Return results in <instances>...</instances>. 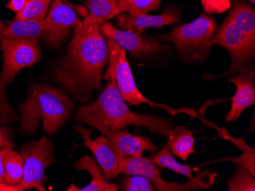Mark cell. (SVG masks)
I'll return each mask as SVG.
<instances>
[{
  "mask_svg": "<svg viewBox=\"0 0 255 191\" xmlns=\"http://www.w3.org/2000/svg\"><path fill=\"white\" fill-rule=\"evenodd\" d=\"M101 24L86 17L74 27V37L55 72V78L77 102H89L101 88L103 69L109 62L108 49Z\"/></svg>",
  "mask_w": 255,
  "mask_h": 191,
  "instance_id": "obj_1",
  "label": "cell"
},
{
  "mask_svg": "<svg viewBox=\"0 0 255 191\" xmlns=\"http://www.w3.org/2000/svg\"><path fill=\"white\" fill-rule=\"evenodd\" d=\"M75 120L98 129L103 136L109 131L123 129L133 125L142 127L151 133L168 138L173 129V120L131 112L113 78L109 81L95 102L80 107Z\"/></svg>",
  "mask_w": 255,
  "mask_h": 191,
  "instance_id": "obj_2",
  "label": "cell"
},
{
  "mask_svg": "<svg viewBox=\"0 0 255 191\" xmlns=\"http://www.w3.org/2000/svg\"><path fill=\"white\" fill-rule=\"evenodd\" d=\"M74 108L72 101L62 90L45 84L31 83L28 97L20 106L21 121L18 132L32 135L41 121L44 130L54 136L71 118Z\"/></svg>",
  "mask_w": 255,
  "mask_h": 191,
  "instance_id": "obj_3",
  "label": "cell"
},
{
  "mask_svg": "<svg viewBox=\"0 0 255 191\" xmlns=\"http://www.w3.org/2000/svg\"><path fill=\"white\" fill-rule=\"evenodd\" d=\"M3 60L0 73V123L10 124L15 119V112L7 101L5 87L25 67H31L41 59L38 41L4 38L0 43Z\"/></svg>",
  "mask_w": 255,
  "mask_h": 191,
  "instance_id": "obj_4",
  "label": "cell"
},
{
  "mask_svg": "<svg viewBox=\"0 0 255 191\" xmlns=\"http://www.w3.org/2000/svg\"><path fill=\"white\" fill-rule=\"evenodd\" d=\"M216 28L214 18L202 14L190 23L175 27L167 34L157 35V38L173 44L178 54L187 61L201 63L210 54V41Z\"/></svg>",
  "mask_w": 255,
  "mask_h": 191,
  "instance_id": "obj_5",
  "label": "cell"
},
{
  "mask_svg": "<svg viewBox=\"0 0 255 191\" xmlns=\"http://www.w3.org/2000/svg\"><path fill=\"white\" fill-rule=\"evenodd\" d=\"M20 153L24 159V175L21 182L15 185L1 184L0 191H24L32 188L45 191L44 184L47 176L44 171L55 162L52 142L47 136H43L39 141L32 140L21 145Z\"/></svg>",
  "mask_w": 255,
  "mask_h": 191,
  "instance_id": "obj_6",
  "label": "cell"
},
{
  "mask_svg": "<svg viewBox=\"0 0 255 191\" xmlns=\"http://www.w3.org/2000/svg\"><path fill=\"white\" fill-rule=\"evenodd\" d=\"M210 44L211 47L219 45L226 48L232 58L230 68L221 76L239 73L250 65L255 58V41L251 39L229 15L216 28Z\"/></svg>",
  "mask_w": 255,
  "mask_h": 191,
  "instance_id": "obj_7",
  "label": "cell"
},
{
  "mask_svg": "<svg viewBox=\"0 0 255 191\" xmlns=\"http://www.w3.org/2000/svg\"><path fill=\"white\" fill-rule=\"evenodd\" d=\"M106 42L108 49L109 65L103 78L107 81L113 78L125 102L130 105L147 104L151 108L163 107L150 102L139 91L126 58V51L112 40L107 39Z\"/></svg>",
  "mask_w": 255,
  "mask_h": 191,
  "instance_id": "obj_8",
  "label": "cell"
},
{
  "mask_svg": "<svg viewBox=\"0 0 255 191\" xmlns=\"http://www.w3.org/2000/svg\"><path fill=\"white\" fill-rule=\"evenodd\" d=\"M100 31L107 39L115 41L134 57L154 55L161 49L160 42L154 37L144 35L141 31L118 29L109 21L100 25Z\"/></svg>",
  "mask_w": 255,
  "mask_h": 191,
  "instance_id": "obj_9",
  "label": "cell"
},
{
  "mask_svg": "<svg viewBox=\"0 0 255 191\" xmlns=\"http://www.w3.org/2000/svg\"><path fill=\"white\" fill-rule=\"evenodd\" d=\"M45 31L43 36L51 46H57L69 31L81 23L74 8L62 0H52L49 12L44 18Z\"/></svg>",
  "mask_w": 255,
  "mask_h": 191,
  "instance_id": "obj_10",
  "label": "cell"
},
{
  "mask_svg": "<svg viewBox=\"0 0 255 191\" xmlns=\"http://www.w3.org/2000/svg\"><path fill=\"white\" fill-rule=\"evenodd\" d=\"M77 131L81 134L84 145L94 153L100 168L107 180L114 179L120 172V155L107 136H102L94 140L90 139L93 129H87L83 127H77Z\"/></svg>",
  "mask_w": 255,
  "mask_h": 191,
  "instance_id": "obj_11",
  "label": "cell"
},
{
  "mask_svg": "<svg viewBox=\"0 0 255 191\" xmlns=\"http://www.w3.org/2000/svg\"><path fill=\"white\" fill-rule=\"evenodd\" d=\"M227 82L236 85V94L232 98V106L226 115V123L237 121L242 112L255 103V65L250 64L235 77L229 78Z\"/></svg>",
  "mask_w": 255,
  "mask_h": 191,
  "instance_id": "obj_12",
  "label": "cell"
},
{
  "mask_svg": "<svg viewBox=\"0 0 255 191\" xmlns=\"http://www.w3.org/2000/svg\"><path fill=\"white\" fill-rule=\"evenodd\" d=\"M180 10L170 8L158 15L145 14L140 16H133L123 12L117 15V22L122 30L143 32V30L145 28H161L164 25L177 23L180 21Z\"/></svg>",
  "mask_w": 255,
  "mask_h": 191,
  "instance_id": "obj_13",
  "label": "cell"
},
{
  "mask_svg": "<svg viewBox=\"0 0 255 191\" xmlns=\"http://www.w3.org/2000/svg\"><path fill=\"white\" fill-rule=\"evenodd\" d=\"M105 136L114 145L120 157L138 158L143 156L145 151L156 152L158 149L148 137L137 136L128 130L117 129L109 131Z\"/></svg>",
  "mask_w": 255,
  "mask_h": 191,
  "instance_id": "obj_14",
  "label": "cell"
},
{
  "mask_svg": "<svg viewBox=\"0 0 255 191\" xmlns=\"http://www.w3.org/2000/svg\"><path fill=\"white\" fill-rule=\"evenodd\" d=\"M74 168L80 170H85L91 175L92 181L90 185L83 188H77L74 185L67 188V191H117L118 187L114 184L107 182L105 175L100 170V167L94 160V158L89 155H84L80 158L76 163Z\"/></svg>",
  "mask_w": 255,
  "mask_h": 191,
  "instance_id": "obj_15",
  "label": "cell"
},
{
  "mask_svg": "<svg viewBox=\"0 0 255 191\" xmlns=\"http://www.w3.org/2000/svg\"><path fill=\"white\" fill-rule=\"evenodd\" d=\"M193 132L194 131L187 129L185 127H174L170 136L167 138L166 147L183 161L187 160L190 155L195 153Z\"/></svg>",
  "mask_w": 255,
  "mask_h": 191,
  "instance_id": "obj_16",
  "label": "cell"
},
{
  "mask_svg": "<svg viewBox=\"0 0 255 191\" xmlns=\"http://www.w3.org/2000/svg\"><path fill=\"white\" fill-rule=\"evenodd\" d=\"M45 31L44 20H15L6 25L5 38L38 41Z\"/></svg>",
  "mask_w": 255,
  "mask_h": 191,
  "instance_id": "obj_17",
  "label": "cell"
},
{
  "mask_svg": "<svg viewBox=\"0 0 255 191\" xmlns=\"http://www.w3.org/2000/svg\"><path fill=\"white\" fill-rule=\"evenodd\" d=\"M251 39L255 41V10L242 0H233L229 13Z\"/></svg>",
  "mask_w": 255,
  "mask_h": 191,
  "instance_id": "obj_18",
  "label": "cell"
},
{
  "mask_svg": "<svg viewBox=\"0 0 255 191\" xmlns=\"http://www.w3.org/2000/svg\"><path fill=\"white\" fill-rule=\"evenodd\" d=\"M85 5L90 11L86 17L100 24L121 13L113 0H85Z\"/></svg>",
  "mask_w": 255,
  "mask_h": 191,
  "instance_id": "obj_19",
  "label": "cell"
},
{
  "mask_svg": "<svg viewBox=\"0 0 255 191\" xmlns=\"http://www.w3.org/2000/svg\"><path fill=\"white\" fill-rule=\"evenodd\" d=\"M149 159L150 162L159 168H167L175 173L187 177L189 179L193 178V172L194 168L189 165H183L177 162L168 148L166 146L160 149L159 152L153 154L151 156L149 157Z\"/></svg>",
  "mask_w": 255,
  "mask_h": 191,
  "instance_id": "obj_20",
  "label": "cell"
},
{
  "mask_svg": "<svg viewBox=\"0 0 255 191\" xmlns=\"http://www.w3.org/2000/svg\"><path fill=\"white\" fill-rule=\"evenodd\" d=\"M5 183L11 185L19 184L24 175V159L21 154L12 149H8L5 157Z\"/></svg>",
  "mask_w": 255,
  "mask_h": 191,
  "instance_id": "obj_21",
  "label": "cell"
},
{
  "mask_svg": "<svg viewBox=\"0 0 255 191\" xmlns=\"http://www.w3.org/2000/svg\"><path fill=\"white\" fill-rule=\"evenodd\" d=\"M162 0H119L117 2L120 12H128L133 16L145 15L160 7Z\"/></svg>",
  "mask_w": 255,
  "mask_h": 191,
  "instance_id": "obj_22",
  "label": "cell"
},
{
  "mask_svg": "<svg viewBox=\"0 0 255 191\" xmlns=\"http://www.w3.org/2000/svg\"><path fill=\"white\" fill-rule=\"evenodd\" d=\"M52 0H31L27 2L25 8L15 15V20H37L45 18Z\"/></svg>",
  "mask_w": 255,
  "mask_h": 191,
  "instance_id": "obj_23",
  "label": "cell"
},
{
  "mask_svg": "<svg viewBox=\"0 0 255 191\" xmlns=\"http://www.w3.org/2000/svg\"><path fill=\"white\" fill-rule=\"evenodd\" d=\"M229 191H255V178L243 167L238 165L236 172L230 179L228 180Z\"/></svg>",
  "mask_w": 255,
  "mask_h": 191,
  "instance_id": "obj_24",
  "label": "cell"
},
{
  "mask_svg": "<svg viewBox=\"0 0 255 191\" xmlns=\"http://www.w3.org/2000/svg\"><path fill=\"white\" fill-rule=\"evenodd\" d=\"M120 188L123 191H154L151 182L141 175H131L121 182Z\"/></svg>",
  "mask_w": 255,
  "mask_h": 191,
  "instance_id": "obj_25",
  "label": "cell"
},
{
  "mask_svg": "<svg viewBox=\"0 0 255 191\" xmlns=\"http://www.w3.org/2000/svg\"><path fill=\"white\" fill-rule=\"evenodd\" d=\"M221 161H229V162H235L237 165L243 167L254 176L255 175V149L254 148L252 149L250 148L248 150L245 151L244 153L237 158H226L224 160Z\"/></svg>",
  "mask_w": 255,
  "mask_h": 191,
  "instance_id": "obj_26",
  "label": "cell"
},
{
  "mask_svg": "<svg viewBox=\"0 0 255 191\" xmlns=\"http://www.w3.org/2000/svg\"><path fill=\"white\" fill-rule=\"evenodd\" d=\"M4 147H14L13 142L10 139L9 134L7 131L6 128L0 125V149Z\"/></svg>",
  "mask_w": 255,
  "mask_h": 191,
  "instance_id": "obj_27",
  "label": "cell"
},
{
  "mask_svg": "<svg viewBox=\"0 0 255 191\" xmlns=\"http://www.w3.org/2000/svg\"><path fill=\"white\" fill-rule=\"evenodd\" d=\"M26 0H10L9 2L5 5V7L15 13H19L25 8L27 4Z\"/></svg>",
  "mask_w": 255,
  "mask_h": 191,
  "instance_id": "obj_28",
  "label": "cell"
},
{
  "mask_svg": "<svg viewBox=\"0 0 255 191\" xmlns=\"http://www.w3.org/2000/svg\"><path fill=\"white\" fill-rule=\"evenodd\" d=\"M9 149H11V148L4 147L0 149V185L5 183V157L7 151Z\"/></svg>",
  "mask_w": 255,
  "mask_h": 191,
  "instance_id": "obj_29",
  "label": "cell"
},
{
  "mask_svg": "<svg viewBox=\"0 0 255 191\" xmlns=\"http://www.w3.org/2000/svg\"><path fill=\"white\" fill-rule=\"evenodd\" d=\"M5 28H6V25H4L2 21L0 20V43L5 38Z\"/></svg>",
  "mask_w": 255,
  "mask_h": 191,
  "instance_id": "obj_30",
  "label": "cell"
},
{
  "mask_svg": "<svg viewBox=\"0 0 255 191\" xmlns=\"http://www.w3.org/2000/svg\"><path fill=\"white\" fill-rule=\"evenodd\" d=\"M249 2H252V3L255 4V0H249Z\"/></svg>",
  "mask_w": 255,
  "mask_h": 191,
  "instance_id": "obj_31",
  "label": "cell"
},
{
  "mask_svg": "<svg viewBox=\"0 0 255 191\" xmlns=\"http://www.w3.org/2000/svg\"><path fill=\"white\" fill-rule=\"evenodd\" d=\"M113 1H115V2H118L119 0H113Z\"/></svg>",
  "mask_w": 255,
  "mask_h": 191,
  "instance_id": "obj_32",
  "label": "cell"
},
{
  "mask_svg": "<svg viewBox=\"0 0 255 191\" xmlns=\"http://www.w3.org/2000/svg\"><path fill=\"white\" fill-rule=\"evenodd\" d=\"M27 2H29V1H31V0H26Z\"/></svg>",
  "mask_w": 255,
  "mask_h": 191,
  "instance_id": "obj_33",
  "label": "cell"
}]
</instances>
